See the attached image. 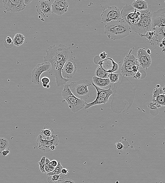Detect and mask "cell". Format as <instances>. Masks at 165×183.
Returning a JSON list of instances; mask_svg holds the SVG:
<instances>
[{
	"label": "cell",
	"instance_id": "1",
	"mask_svg": "<svg viewBox=\"0 0 165 183\" xmlns=\"http://www.w3.org/2000/svg\"><path fill=\"white\" fill-rule=\"evenodd\" d=\"M46 55L44 57V62L51 64L55 62L67 61L74 59L71 48L64 45L59 44L49 47L46 50Z\"/></svg>",
	"mask_w": 165,
	"mask_h": 183
},
{
	"label": "cell",
	"instance_id": "2",
	"mask_svg": "<svg viewBox=\"0 0 165 183\" xmlns=\"http://www.w3.org/2000/svg\"><path fill=\"white\" fill-rule=\"evenodd\" d=\"M104 28L108 38L114 40L124 38L132 32L130 26L122 19L107 24Z\"/></svg>",
	"mask_w": 165,
	"mask_h": 183
},
{
	"label": "cell",
	"instance_id": "3",
	"mask_svg": "<svg viewBox=\"0 0 165 183\" xmlns=\"http://www.w3.org/2000/svg\"><path fill=\"white\" fill-rule=\"evenodd\" d=\"M152 11L149 9L141 11V17L139 22L130 26L131 30L141 37L145 36L146 33L151 31L152 27Z\"/></svg>",
	"mask_w": 165,
	"mask_h": 183
},
{
	"label": "cell",
	"instance_id": "4",
	"mask_svg": "<svg viewBox=\"0 0 165 183\" xmlns=\"http://www.w3.org/2000/svg\"><path fill=\"white\" fill-rule=\"evenodd\" d=\"M92 82L86 79H83L71 82L69 84L70 91L76 97L82 100L90 97L89 88Z\"/></svg>",
	"mask_w": 165,
	"mask_h": 183
},
{
	"label": "cell",
	"instance_id": "5",
	"mask_svg": "<svg viewBox=\"0 0 165 183\" xmlns=\"http://www.w3.org/2000/svg\"><path fill=\"white\" fill-rule=\"evenodd\" d=\"M62 96L64 100L67 102L69 107L73 113H77L85 107V102L84 100L78 99L72 93L69 87V84L64 85Z\"/></svg>",
	"mask_w": 165,
	"mask_h": 183
},
{
	"label": "cell",
	"instance_id": "6",
	"mask_svg": "<svg viewBox=\"0 0 165 183\" xmlns=\"http://www.w3.org/2000/svg\"><path fill=\"white\" fill-rule=\"evenodd\" d=\"M121 16L122 19L131 26L139 22L141 17V11L137 10L132 6L126 5L122 10Z\"/></svg>",
	"mask_w": 165,
	"mask_h": 183
},
{
	"label": "cell",
	"instance_id": "7",
	"mask_svg": "<svg viewBox=\"0 0 165 183\" xmlns=\"http://www.w3.org/2000/svg\"><path fill=\"white\" fill-rule=\"evenodd\" d=\"M66 62H55L51 64V67L49 72L55 79L57 87L64 86L70 80V79L64 78L62 76V69Z\"/></svg>",
	"mask_w": 165,
	"mask_h": 183
},
{
	"label": "cell",
	"instance_id": "8",
	"mask_svg": "<svg viewBox=\"0 0 165 183\" xmlns=\"http://www.w3.org/2000/svg\"><path fill=\"white\" fill-rule=\"evenodd\" d=\"M102 22L108 23L121 20V13L116 6L109 7L107 9H104L101 15Z\"/></svg>",
	"mask_w": 165,
	"mask_h": 183
},
{
	"label": "cell",
	"instance_id": "9",
	"mask_svg": "<svg viewBox=\"0 0 165 183\" xmlns=\"http://www.w3.org/2000/svg\"><path fill=\"white\" fill-rule=\"evenodd\" d=\"M59 143V140L57 135H53L51 139H47L40 135L36 139L37 147L44 153L48 152L51 150L50 147L51 145L58 146Z\"/></svg>",
	"mask_w": 165,
	"mask_h": 183
},
{
	"label": "cell",
	"instance_id": "10",
	"mask_svg": "<svg viewBox=\"0 0 165 183\" xmlns=\"http://www.w3.org/2000/svg\"><path fill=\"white\" fill-rule=\"evenodd\" d=\"M3 2L4 7L9 12H19L26 7L24 0H3Z\"/></svg>",
	"mask_w": 165,
	"mask_h": 183
},
{
	"label": "cell",
	"instance_id": "11",
	"mask_svg": "<svg viewBox=\"0 0 165 183\" xmlns=\"http://www.w3.org/2000/svg\"><path fill=\"white\" fill-rule=\"evenodd\" d=\"M51 67L50 64L47 62L37 64L32 71L31 82L37 85H40V78L41 75L44 72H49Z\"/></svg>",
	"mask_w": 165,
	"mask_h": 183
},
{
	"label": "cell",
	"instance_id": "12",
	"mask_svg": "<svg viewBox=\"0 0 165 183\" xmlns=\"http://www.w3.org/2000/svg\"><path fill=\"white\" fill-rule=\"evenodd\" d=\"M165 9H160L152 13L151 30H155L156 27L165 28Z\"/></svg>",
	"mask_w": 165,
	"mask_h": 183
},
{
	"label": "cell",
	"instance_id": "13",
	"mask_svg": "<svg viewBox=\"0 0 165 183\" xmlns=\"http://www.w3.org/2000/svg\"><path fill=\"white\" fill-rule=\"evenodd\" d=\"M52 4L50 0H41L36 5L37 13L41 16L49 17L52 14Z\"/></svg>",
	"mask_w": 165,
	"mask_h": 183
},
{
	"label": "cell",
	"instance_id": "14",
	"mask_svg": "<svg viewBox=\"0 0 165 183\" xmlns=\"http://www.w3.org/2000/svg\"><path fill=\"white\" fill-rule=\"evenodd\" d=\"M77 70V66L75 62L71 60L67 61L62 69V77L67 79L72 78L76 73Z\"/></svg>",
	"mask_w": 165,
	"mask_h": 183
},
{
	"label": "cell",
	"instance_id": "15",
	"mask_svg": "<svg viewBox=\"0 0 165 183\" xmlns=\"http://www.w3.org/2000/svg\"><path fill=\"white\" fill-rule=\"evenodd\" d=\"M137 59L139 65L144 69L147 70L150 67L152 63V59L147 53L145 48H140L137 51Z\"/></svg>",
	"mask_w": 165,
	"mask_h": 183
},
{
	"label": "cell",
	"instance_id": "16",
	"mask_svg": "<svg viewBox=\"0 0 165 183\" xmlns=\"http://www.w3.org/2000/svg\"><path fill=\"white\" fill-rule=\"evenodd\" d=\"M69 6V4L66 1H55L52 5V13L61 16L67 11Z\"/></svg>",
	"mask_w": 165,
	"mask_h": 183
},
{
	"label": "cell",
	"instance_id": "17",
	"mask_svg": "<svg viewBox=\"0 0 165 183\" xmlns=\"http://www.w3.org/2000/svg\"><path fill=\"white\" fill-rule=\"evenodd\" d=\"M132 50H130L128 54L127 55L123 61V66H132L134 65L140 66L138 59L133 55L131 54Z\"/></svg>",
	"mask_w": 165,
	"mask_h": 183
},
{
	"label": "cell",
	"instance_id": "18",
	"mask_svg": "<svg viewBox=\"0 0 165 183\" xmlns=\"http://www.w3.org/2000/svg\"><path fill=\"white\" fill-rule=\"evenodd\" d=\"M92 85L95 87L96 91H97V97L104 98L105 99L109 100L110 96L113 94V91L111 89V86H110L109 89L106 90L102 89L101 88L98 87L94 85L93 82H92Z\"/></svg>",
	"mask_w": 165,
	"mask_h": 183
},
{
	"label": "cell",
	"instance_id": "19",
	"mask_svg": "<svg viewBox=\"0 0 165 183\" xmlns=\"http://www.w3.org/2000/svg\"><path fill=\"white\" fill-rule=\"evenodd\" d=\"M92 79L94 85L99 88L105 87L111 83L109 79H102L94 76Z\"/></svg>",
	"mask_w": 165,
	"mask_h": 183
},
{
	"label": "cell",
	"instance_id": "20",
	"mask_svg": "<svg viewBox=\"0 0 165 183\" xmlns=\"http://www.w3.org/2000/svg\"><path fill=\"white\" fill-rule=\"evenodd\" d=\"M109 101V100L105 99L104 98L97 97H96L95 100L92 103H87L85 102L86 106L84 107V109L87 110L89 108L93 106L96 105H100L102 104H105Z\"/></svg>",
	"mask_w": 165,
	"mask_h": 183
},
{
	"label": "cell",
	"instance_id": "21",
	"mask_svg": "<svg viewBox=\"0 0 165 183\" xmlns=\"http://www.w3.org/2000/svg\"><path fill=\"white\" fill-rule=\"evenodd\" d=\"M132 6L139 11L146 10L148 9V5L147 2L142 0H137L133 1Z\"/></svg>",
	"mask_w": 165,
	"mask_h": 183
},
{
	"label": "cell",
	"instance_id": "22",
	"mask_svg": "<svg viewBox=\"0 0 165 183\" xmlns=\"http://www.w3.org/2000/svg\"><path fill=\"white\" fill-rule=\"evenodd\" d=\"M54 130L52 127L47 125L41 130V135L47 139H50L52 138V136L53 135Z\"/></svg>",
	"mask_w": 165,
	"mask_h": 183
},
{
	"label": "cell",
	"instance_id": "23",
	"mask_svg": "<svg viewBox=\"0 0 165 183\" xmlns=\"http://www.w3.org/2000/svg\"><path fill=\"white\" fill-rule=\"evenodd\" d=\"M121 75L123 77H133L135 73L133 72L132 66H122L121 70Z\"/></svg>",
	"mask_w": 165,
	"mask_h": 183
},
{
	"label": "cell",
	"instance_id": "24",
	"mask_svg": "<svg viewBox=\"0 0 165 183\" xmlns=\"http://www.w3.org/2000/svg\"><path fill=\"white\" fill-rule=\"evenodd\" d=\"M25 37L21 33H17L14 37L13 43L15 46L19 47L23 44L24 42Z\"/></svg>",
	"mask_w": 165,
	"mask_h": 183
},
{
	"label": "cell",
	"instance_id": "25",
	"mask_svg": "<svg viewBox=\"0 0 165 183\" xmlns=\"http://www.w3.org/2000/svg\"><path fill=\"white\" fill-rule=\"evenodd\" d=\"M109 73L104 70L100 66L98 67L95 72V75L97 77L102 79H108Z\"/></svg>",
	"mask_w": 165,
	"mask_h": 183
},
{
	"label": "cell",
	"instance_id": "26",
	"mask_svg": "<svg viewBox=\"0 0 165 183\" xmlns=\"http://www.w3.org/2000/svg\"><path fill=\"white\" fill-rule=\"evenodd\" d=\"M8 149H9V141L5 138H0V154L3 151Z\"/></svg>",
	"mask_w": 165,
	"mask_h": 183
},
{
	"label": "cell",
	"instance_id": "27",
	"mask_svg": "<svg viewBox=\"0 0 165 183\" xmlns=\"http://www.w3.org/2000/svg\"><path fill=\"white\" fill-rule=\"evenodd\" d=\"M152 102H155L160 105L161 106L165 105V94H162L157 96L156 97L152 98Z\"/></svg>",
	"mask_w": 165,
	"mask_h": 183
},
{
	"label": "cell",
	"instance_id": "28",
	"mask_svg": "<svg viewBox=\"0 0 165 183\" xmlns=\"http://www.w3.org/2000/svg\"><path fill=\"white\" fill-rule=\"evenodd\" d=\"M63 168V167L61 165L60 162H58L57 166L55 168V170L50 172L47 173V176H51L61 174V170Z\"/></svg>",
	"mask_w": 165,
	"mask_h": 183
},
{
	"label": "cell",
	"instance_id": "29",
	"mask_svg": "<svg viewBox=\"0 0 165 183\" xmlns=\"http://www.w3.org/2000/svg\"><path fill=\"white\" fill-rule=\"evenodd\" d=\"M165 90L164 86L163 87L156 88L153 91L152 98L156 97L158 96L165 94Z\"/></svg>",
	"mask_w": 165,
	"mask_h": 183
},
{
	"label": "cell",
	"instance_id": "30",
	"mask_svg": "<svg viewBox=\"0 0 165 183\" xmlns=\"http://www.w3.org/2000/svg\"><path fill=\"white\" fill-rule=\"evenodd\" d=\"M119 74H118L109 73L108 78L109 79L110 82L112 83H117L118 82Z\"/></svg>",
	"mask_w": 165,
	"mask_h": 183
},
{
	"label": "cell",
	"instance_id": "31",
	"mask_svg": "<svg viewBox=\"0 0 165 183\" xmlns=\"http://www.w3.org/2000/svg\"><path fill=\"white\" fill-rule=\"evenodd\" d=\"M146 73L144 70H139L133 76V78L136 79H144L146 77Z\"/></svg>",
	"mask_w": 165,
	"mask_h": 183
},
{
	"label": "cell",
	"instance_id": "32",
	"mask_svg": "<svg viewBox=\"0 0 165 183\" xmlns=\"http://www.w3.org/2000/svg\"><path fill=\"white\" fill-rule=\"evenodd\" d=\"M61 174L58 175H55L54 176H49L47 181L49 183H52L59 180H61L63 178L61 177Z\"/></svg>",
	"mask_w": 165,
	"mask_h": 183
},
{
	"label": "cell",
	"instance_id": "33",
	"mask_svg": "<svg viewBox=\"0 0 165 183\" xmlns=\"http://www.w3.org/2000/svg\"><path fill=\"white\" fill-rule=\"evenodd\" d=\"M147 105L149 109L152 110H156L158 108L161 107V106L158 104L153 102H149L147 104Z\"/></svg>",
	"mask_w": 165,
	"mask_h": 183
},
{
	"label": "cell",
	"instance_id": "34",
	"mask_svg": "<svg viewBox=\"0 0 165 183\" xmlns=\"http://www.w3.org/2000/svg\"><path fill=\"white\" fill-rule=\"evenodd\" d=\"M46 158V157L45 156L42 157L40 162H38V164L40 165V170L43 173H46L44 170Z\"/></svg>",
	"mask_w": 165,
	"mask_h": 183
},
{
	"label": "cell",
	"instance_id": "35",
	"mask_svg": "<svg viewBox=\"0 0 165 183\" xmlns=\"http://www.w3.org/2000/svg\"><path fill=\"white\" fill-rule=\"evenodd\" d=\"M41 81L43 87L45 88H46L47 85H48L50 82V78L46 76L43 77L41 78Z\"/></svg>",
	"mask_w": 165,
	"mask_h": 183
},
{
	"label": "cell",
	"instance_id": "36",
	"mask_svg": "<svg viewBox=\"0 0 165 183\" xmlns=\"http://www.w3.org/2000/svg\"><path fill=\"white\" fill-rule=\"evenodd\" d=\"M102 60L99 56H96L94 57L93 59V61L94 63L96 64L101 65L102 61Z\"/></svg>",
	"mask_w": 165,
	"mask_h": 183
},
{
	"label": "cell",
	"instance_id": "37",
	"mask_svg": "<svg viewBox=\"0 0 165 183\" xmlns=\"http://www.w3.org/2000/svg\"><path fill=\"white\" fill-rule=\"evenodd\" d=\"M50 160H49V159L48 158H46V160H45V166H44V170L45 171V172H46V173H50V172H52V170H50V169H49L48 167V163L50 162Z\"/></svg>",
	"mask_w": 165,
	"mask_h": 183
},
{
	"label": "cell",
	"instance_id": "38",
	"mask_svg": "<svg viewBox=\"0 0 165 183\" xmlns=\"http://www.w3.org/2000/svg\"><path fill=\"white\" fill-rule=\"evenodd\" d=\"M115 147H116L118 150H121L123 148L124 146L122 143L121 142H119L115 144Z\"/></svg>",
	"mask_w": 165,
	"mask_h": 183
},
{
	"label": "cell",
	"instance_id": "39",
	"mask_svg": "<svg viewBox=\"0 0 165 183\" xmlns=\"http://www.w3.org/2000/svg\"><path fill=\"white\" fill-rule=\"evenodd\" d=\"M59 183H75V182L70 179H64L62 180H59Z\"/></svg>",
	"mask_w": 165,
	"mask_h": 183
},
{
	"label": "cell",
	"instance_id": "40",
	"mask_svg": "<svg viewBox=\"0 0 165 183\" xmlns=\"http://www.w3.org/2000/svg\"><path fill=\"white\" fill-rule=\"evenodd\" d=\"M10 153V148L4 150L1 152V155L3 156H6L9 154Z\"/></svg>",
	"mask_w": 165,
	"mask_h": 183
},
{
	"label": "cell",
	"instance_id": "41",
	"mask_svg": "<svg viewBox=\"0 0 165 183\" xmlns=\"http://www.w3.org/2000/svg\"><path fill=\"white\" fill-rule=\"evenodd\" d=\"M107 54L105 52H103L100 54L99 56L102 60H104L107 58Z\"/></svg>",
	"mask_w": 165,
	"mask_h": 183
},
{
	"label": "cell",
	"instance_id": "42",
	"mask_svg": "<svg viewBox=\"0 0 165 183\" xmlns=\"http://www.w3.org/2000/svg\"><path fill=\"white\" fill-rule=\"evenodd\" d=\"M132 70L133 72L135 73H136L138 72L139 70V69H140V68H139V66L135 65L132 66Z\"/></svg>",
	"mask_w": 165,
	"mask_h": 183
},
{
	"label": "cell",
	"instance_id": "43",
	"mask_svg": "<svg viewBox=\"0 0 165 183\" xmlns=\"http://www.w3.org/2000/svg\"><path fill=\"white\" fill-rule=\"evenodd\" d=\"M6 41L7 44H12L13 43L12 39L9 36L7 37Z\"/></svg>",
	"mask_w": 165,
	"mask_h": 183
},
{
	"label": "cell",
	"instance_id": "44",
	"mask_svg": "<svg viewBox=\"0 0 165 183\" xmlns=\"http://www.w3.org/2000/svg\"><path fill=\"white\" fill-rule=\"evenodd\" d=\"M50 162L51 164L52 165V166L54 167H55L57 166L58 164V162L56 160H53L52 161H50Z\"/></svg>",
	"mask_w": 165,
	"mask_h": 183
},
{
	"label": "cell",
	"instance_id": "45",
	"mask_svg": "<svg viewBox=\"0 0 165 183\" xmlns=\"http://www.w3.org/2000/svg\"><path fill=\"white\" fill-rule=\"evenodd\" d=\"M69 172V171L66 168H63L61 170V174L65 175H66Z\"/></svg>",
	"mask_w": 165,
	"mask_h": 183
},
{
	"label": "cell",
	"instance_id": "46",
	"mask_svg": "<svg viewBox=\"0 0 165 183\" xmlns=\"http://www.w3.org/2000/svg\"><path fill=\"white\" fill-rule=\"evenodd\" d=\"M48 166L49 169H50V170H51L52 171L55 170V167L52 166V164H51L50 162L48 163Z\"/></svg>",
	"mask_w": 165,
	"mask_h": 183
},
{
	"label": "cell",
	"instance_id": "47",
	"mask_svg": "<svg viewBox=\"0 0 165 183\" xmlns=\"http://www.w3.org/2000/svg\"><path fill=\"white\" fill-rule=\"evenodd\" d=\"M32 1H30V0H27V1H24V3L25 5H28L29 4H30Z\"/></svg>",
	"mask_w": 165,
	"mask_h": 183
},
{
	"label": "cell",
	"instance_id": "48",
	"mask_svg": "<svg viewBox=\"0 0 165 183\" xmlns=\"http://www.w3.org/2000/svg\"><path fill=\"white\" fill-rule=\"evenodd\" d=\"M51 150H54L56 149V146L54 145H52L50 147Z\"/></svg>",
	"mask_w": 165,
	"mask_h": 183
},
{
	"label": "cell",
	"instance_id": "49",
	"mask_svg": "<svg viewBox=\"0 0 165 183\" xmlns=\"http://www.w3.org/2000/svg\"><path fill=\"white\" fill-rule=\"evenodd\" d=\"M146 52L147 53H148L149 55L151 54V50H149V49H147L146 51Z\"/></svg>",
	"mask_w": 165,
	"mask_h": 183
},
{
	"label": "cell",
	"instance_id": "50",
	"mask_svg": "<svg viewBox=\"0 0 165 183\" xmlns=\"http://www.w3.org/2000/svg\"><path fill=\"white\" fill-rule=\"evenodd\" d=\"M50 85H49V84H48V85H47L46 88H47V89H49V88H50Z\"/></svg>",
	"mask_w": 165,
	"mask_h": 183
},
{
	"label": "cell",
	"instance_id": "51",
	"mask_svg": "<svg viewBox=\"0 0 165 183\" xmlns=\"http://www.w3.org/2000/svg\"><path fill=\"white\" fill-rule=\"evenodd\" d=\"M156 88H159L160 87V85H159V84H157V85L156 86Z\"/></svg>",
	"mask_w": 165,
	"mask_h": 183
}]
</instances>
